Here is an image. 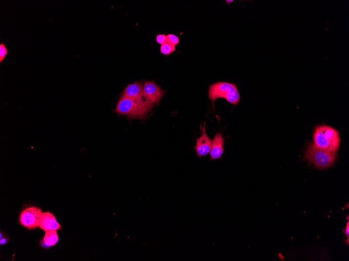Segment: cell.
I'll return each instance as SVG.
<instances>
[{
	"mask_svg": "<svg viewBox=\"0 0 349 261\" xmlns=\"http://www.w3.org/2000/svg\"><path fill=\"white\" fill-rule=\"evenodd\" d=\"M345 234L347 235L348 237V238L349 239V221H348L345 230L344 231Z\"/></svg>",
	"mask_w": 349,
	"mask_h": 261,
	"instance_id": "cell-16",
	"label": "cell"
},
{
	"mask_svg": "<svg viewBox=\"0 0 349 261\" xmlns=\"http://www.w3.org/2000/svg\"><path fill=\"white\" fill-rule=\"evenodd\" d=\"M160 51L162 54L165 55H170L175 51V46L168 43L163 45H162L160 47Z\"/></svg>",
	"mask_w": 349,
	"mask_h": 261,
	"instance_id": "cell-12",
	"label": "cell"
},
{
	"mask_svg": "<svg viewBox=\"0 0 349 261\" xmlns=\"http://www.w3.org/2000/svg\"><path fill=\"white\" fill-rule=\"evenodd\" d=\"M8 54V50H7L6 45L3 43H2L0 44V63L1 64Z\"/></svg>",
	"mask_w": 349,
	"mask_h": 261,
	"instance_id": "cell-13",
	"label": "cell"
},
{
	"mask_svg": "<svg viewBox=\"0 0 349 261\" xmlns=\"http://www.w3.org/2000/svg\"><path fill=\"white\" fill-rule=\"evenodd\" d=\"M153 107V104L146 99L134 100L121 96L114 112L130 118L143 119Z\"/></svg>",
	"mask_w": 349,
	"mask_h": 261,
	"instance_id": "cell-1",
	"label": "cell"
},
{
	"mask_svg": "<svg viewBox=\"0 0 349 261\" xmlns=\"http://www.w3.org/2000/svg\"><path fill=\"white\" fill-rule=\"evenodd\" d=\"M42 215V210L40 208L28 207L21 213L20 222L28 229L36 228L40 227Z\"/></svg>",
	"mask_w": 349,
	"mask_h": 261,
	"instance_id": "cell-5",
	"label": "cell"
},
{
	"mask_svg": "<svg viewBox=\"0 0 349 261\" xmlns=\"http://www.w3.org/2000/svg\"><path fill=\"white\" fill-rule=\"evenodd\" d=\"M233 2V0H227L226 1V3H228V5H230V4Z\"/></svg>",
	"mask_w": 349,
	"mask_h": 261,
	"instance_id": "cell-18",
	"label": "cell"
},
{
	"mask_svg": "<svg viewBox=\"0 0 349 261\" xmlns=\"http://www.w3.org/2000/svg\"><path fill=\"white\" fill-rule=\"evenodd\" d=\"M165 91L154 82L147 81L143 85V97L152 104H159Z\"/></svg>",
	"mask_w": 349,
	"mask_h": 261,
	"instance_id": "cell-6",
	"label": "cell"
},
{
	"mask_svg": "<svg viewBox=\"0 0 349 261\" xmlns=\"http://www.w3.org/2000/svg\"><path fill=\"white\" fill-rule=\"evenodd\" d=\"M57 231L52 230L46 232L43 240L47 246H53L58 242L59 236Z\"/></svg>",
	"mask_w": 349,
	"mask_h": 261,
	"instance_id": "cell-11",
	"label": "cell"
},
{
	"mask_svg": "<svg viewBox=\"0 0 349 261\" xmlns=\"http://www.w3.org/2000/svg\"><path fill=\"white\" fill-rule=\"evenodd\" d=\"M208 95L213 104L216 99L224 98L230 104L236 106L240 100L239 91L233 83L221 82L214 83L209 87Z\"/></svg>",
	"mask_w": 349,
	"mask_h": 261,
	"instance_id": "cell-3",
	"label": "cell"
},
{
	"mask_svg": "<svg viewBox=\"0 0 349 261\" xmlns=\"http://www.w3.org/2000/svg\"><path fill=\"white\" fill-rule=\"evenodd\" d=\"M337 152L326 151L309 143L306 148L303 160L315 165L317 169H326L331 167L337 159Z\"/></svg>",
	"mask_w": 349,
	"mask_h": 261,
	"instance_id": "cell-4",
	"label": "cell"
},
{
	"mask_svg": "<svg viewBox=\"0 0 349 261\" xmlns=\"http://www.w3.org/2000/svg\"><path fill=\"white\" fill-rule=\"evenodd\" d=\"M313 144L326 151L337 152L340 145L339 132L326 125L318 126L313 134Z\"/></svg>",
	"mask_w": 349,
	"mask_h": 261,
	"instance_id": "cell-2",
	"label": "cell"
},
{
	"mask_svg": "<svg viewBox=\"0 0 349 261\" xmlns=\"http://www.w3.org/2000/svg\"><path fill=\"white\" fill-rule=\"evenodd\" d=\"M196 139V144L194 149L196 150L198 157L200 158L206 156L210 153L212 140L208 136L206 132L205 125L203 127L202 134L200 138Z\"/></svg>",
	"mask_w": 349,
	"mask_h": 261,
	"instance_id": "cell-7",
	"label": "cell"
},
{
	"mask_svg": "<svg viewBox=\"0 0 349 261\" xmlns=\"http://www.w3.org/2000/svg\"><path fill=\"white\" fill-rule=\"evenodd\" d=\"M40 227L45 232H47L52 230L58 231L61 228V226L52 213L46 212L43 213Z\"/></svg>",
	"mask_w": 349,
	"mask_h": 261,
	"instance_id": "cell-9",
	"label": "cell"
},
{
	"mask_svg": "<svg viewBox=\"0 0 349 261\" xmlns=\"http://www.w3.org/2000/svg\"><path fill=\"white\" fill-rule=\"evenodd\" d=\"M7 242H8V241H7V238H2L1 239V241H0V243H1V244H4L7 243Z\"/></svg>",
	"mask_w": 349,
	"mask_h": 261,
	"instance_id": "cell-17",
	"label": "cell"
},
{
	"mask_svg": "<svg viewBox=\"0 0 349 261\" xmlns=\"http://www.w3.org/2000/svg\"><path fill=\"white\" fill-rule=\"evenodd\" d=\"M224 138L222 133H217L212 142L210 152L211 160H218L222 157L224 152Z\"/></svg>",
	"mask_w": 349,
	"mask_h": 261,
	"instance_id": "cell-10",
	"label": "cell"
},
{
	"mask_svg": "<svg viewBox=\"0 0 349 261\" xmlns=\"http://www.w3.org/2000/svg\"><path fill=\"white\" fill-rule=\"evenodd\" d=\"M121 96L134 100H142L143 97V85L140 82L129 84L123 90Z\"/></svg>",
	"mask_w": 349,
	"mask_h": 261,
	"instance_id": "cell-8",
	"label": "cell"
},
{
	"mask_svg": "<svg viewBox=\"0 0 349 261\" xmlns=\"http://www.w3.org/2000/svg\"><path fill=\"white\" fill-rule=\"evenodd\" d=\"M157 42L162 45H163L167 43V36L165 34L158 35L156 38Z\"/></svg>",
	"mask_w": 349,
	"mask_h": 261,
	"instance_id": "cell-15",
	"label": "cell"
},
{
	"mask_svg": "<svg viewBox=\"0 0 349 261\" xmlns=\"http://www.w3.org/2000/svg\"><path fill=\"white\" fill-rule=\"evenodd\" d=\"M167 43L176 46L180 44L179 38L174 34H169L167 35Z\"/></svg>",
	"mask_w": 349,
	"mask_h": 261,
	"instance_id": "cell-14",
	"label": "cell"
}]
</instances>
